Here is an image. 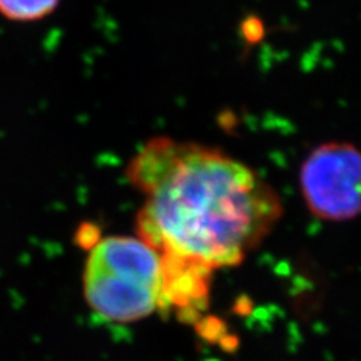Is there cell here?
I'll return each mask as SVG.
<instances>
[{
	"mask_svg": "<svg viewBox=\"0 0 361 361\" xmlns=\"http://www.w3.org/2000/svg\"><path fill=\"white\" fill-rule=\"evenodd\" d=\"M62 0H0V17L18 25L38 23L51 17Z\"/></svg>",
	"mask_w": 361,
	"mask_h": 361,
	"instance_id": "4",
	"label": "cell"
},
{
	"mask_svg": "<svg viewBox=\"0 0 361 361\" xmlns=\"http://www.w3.org/2000/svg\"><path fill=\"white\" fill-rule=\"evenodd\" d=\"M82 289L86 306L107 322L149 318L161 309V255L139 236H99L87 250Z\"/></svg>",
	"mask_w": 361,
	"mask_h": 361,
	"instance_id": "2",
	"label": "cell"
},
{
	"mask_svg": "<svg viewBox=\"0 0 361 361\" xmlns=\"http://www.w3.org/2000/svg\"><path fill=\"white\" fill-rule=\"evenodd\" d=\"M143 196L135 236L212 271L241 265L283 214L276 188L217 146L154 135L126 167Z\"/></svg>",
	"mask_w": 361,
	"mask_h": 361,
	"instance_id": "1",
	"label": "cell"
},
{
	"mask_svg": "<svg viewBox=\"0 0 361 361\" xmlns=\"http://www.w3.org/2000/svg\"><path fill=\"white\" fill-rule=\"evenodd\" d=\"M300 191L312 216L342 223L361 216V148L348 140L319 143L300 166Z\"/></svg>",
	"mask_w": 361,
	"mask_h": 361,
	"instance_id": "3",
	"label": "cell"
}]
</instances>
